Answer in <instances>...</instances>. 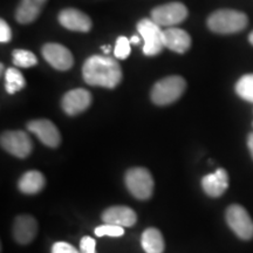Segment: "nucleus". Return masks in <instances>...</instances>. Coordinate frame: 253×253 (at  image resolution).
Returning <instances> with one entry per match:
<instances>
[{
	"instance_id": "nucleus-1",
	"label": "nucleus",
	"mask_w": 253,
	"mask_h": 253,
	"mask_svg": "<svg viewBox=\"0 0 253 253\" xmlns=\"http://www.w3.org/2000/svg\"><path fill=\"white\" fill-rule=\"evenodd\" d=\"M82 77L89 86L113 89L122 80V69L115 59L109 55H93L82 67Z\"/></svg>"
},
{
	"instance_id": "nucleus-2",
	"label": "nucleus",
	"mask_w": 253,
	"mask_h": 253,
	"mask_svg": "<svg viewBox=\"0 0 253 253\" xmlns=\"http://www.w3.org/2000/svg\"><path fill=\"white\" fill-rule=\"evenodd\" d=\"M248 15L235 9H219L208 19V26L218 34H232L248 26Z\"/></svg>"
},
{
	"instance_id": "nucleus-3",
	"label": "nucleus",
	"mask_w": 253,
	"mask_h": 253,
	"mask_svg": "<svg viewBox=\"0 0 253 253\" xmlns=\"http://www.w3.org/2000/svg\"><path fill=\"white\" fill-rule=\"evenodd\" d=\"M186 82L182 77L172 75L164 78L154 84L151 89V100L157 106H168L179 99L184 93Z\"/></svg>"
},
{
	"instance_id": "nucleus-4",
	"label": "nucleus",
	"mask_w": 253,
	"mask_h": 253,
	"mask_svg": "<svg viewBox=\"0 0 253 253\" xmlns=\"http://www.w3.org/2000/svg\"><path fill=\"white\" fill-rule=\"evenodd\" d=\"M126 185L135 198L145 201L154 191V179L149 170L145 168H131L126 173Z\"/></svg>"
},
{
	"instance_id": "nucleus-5",
	"label": "nucleus",
	"mask_w": 253,
	"mask_h": 253,
	"mask_svg": "<svg viewBox=\"0 0 253 253\" xmlns=\"http://www.w3.org/2000/svg\"><path fill=\"white\" fill-rule=\"evenodd\" d=\"M137 31L143 38V53L147 56H155L162 52L164 47L163 31L153 19L144 18L138 21Z\"/></svg>"
},
{
	"instance_id": "nucleus-6",
	"label": "nucleus",
	"mask_w": 253,
	"mask_h": 253,
	"mask_svg": "<svg viewBox=\"0 0 253 253\" xmlns=\"http://www.w3.org/2000/svg\"><path fill=\"white\" fill-rule=\"evenodd\" d=\"M225 217L229 226L239 238L244 240L253 238V220L245 208L238 204L230 205Z\"/></svg>"
},
{
	"instance_id": "nucleus-7",
	"label": "nucleus",
	"mask_w": 253,
	"mask_h": 253,
	"mask_svg": "<svg viewBox=\"0 0 253 253\" xmlns=\"http://www.w3.org/2000/svg\"><path fill=\"white\" fill-rule=\"evenodd\" d=\"M188 17V8L182 2H169L155 7L151 11V19L161 27L175 26L183 23Z\"/></svg>"
},
{
	"instance_id": "nucleus-8",
	"label": "nucleus",
	"mask_w": 253,
	"mask_h": 253,
	"mask_svg": "<svg viewBox=\"0 0 253 253\" xmlns=\"http://www.w3.org/2000/svg\"><path fill=\"white\" fill-rule=\"evenodd\" d=\"M1 147L7 153L18 158H26L32 153L33 144L27 132L9 130L1 134Z\"/></svg>"
},
{
	"instance_id": "nucleus-9",
	"label": "nucleus",
	"mask_w": 253,
	"mask_h": 253,
	"mask_svg": "<svg viewBox=\"0 0 253 253\" xmlns=\"http://www.w3.org/2000/svg\"><path fill=\"white\" fill-rule=\"evenodd\" d=\"M41 53H42L43 59L58 71H68L74 65V59H73L71 50L60 43H46L41 49Z\"/></svg>"
},
{
	"instance_id": "nucleus-10",
	"label": "nucleus",
	"mask_w": 253,
	"mask_h": 253,
	"mask_svg": "<svg viewBox=\"0 0 253 253\" xmlns=\"http://www.w3.org/2000/svg\"><path fill=\"white\" fill-rule=\"evenodd\" d=\"M27 129L39 138L40 142L49 148H56L61 143V135L59 129L49 120H34L28 122Z\"/></svg>"
},
{
	"instance_id": "nucleus-11",
	"label": "nucleus",
	"mask_w": 253,
	"mask_h": 253,
	"mask_svg": "<svg viewBox=\"0 0 253 253\" xmlns=\"http://www.w3.org/2000/svg\"><path fill=\"white\" fill-rule=\"evenodd\" d=\"M90 104L91 94L84 88H77V89L67 91L61 101L63 112L71 116L84 112L87 108H89Z\"/></svg>"
},
{
	"instance_id": "nucleus-12",
	"label": "nucleus",
	"mask_w": 253,
	"mask_h": 253,
	"mask_svg": "<svg viewBox=\"0 0 253 253\" xmlns=\"http://www.w3.org/2000/svg\"><path fill=\"white\" fill-rule=\"evenodd\" d=\"M59 23L67 30L75 32H89L91 20L87 14L77 8H65L59 13Z\"/></svg>"
},
{
	"instance_id": "nucleus-13",
	"label": "nucleus",
	"mask_w": 253,
	"mask_h": 253,
	"mask_svg": "<svg viewBox=\"0 0 253 253\" xmlns=\"http://www.w3.org/2000/svg\"><path fill=\"white\" fill-rule=\"evenodd\" d=\"M102 220L104 224H112L122 227H131L137 221V214L129 207H110L103 211Z\"/></svg>"
},
{
	"instance_id": "nucleus-14",
	"label": "nucleus",
	"mask_w": 253,
	"mask_h": 253,
	"mask_svg": "<svg viewBox=\"0 0 253 253\" xmlns=\"http://www.w3.org/2000/svg\"><path fill=\"white\" fill-rule=\"evenodd\" d=\"M38 232V223L36 218L28 214L18 216L14 220L13 237L19 244H30L36 238Z\"/></svg>"
},
{
	"instance_id": "nucleus-15",
	"label": "nucleus",
	"mask_w": 253,
	"mask_h": 253,
	"mask_svg": "<svg viewBox=\"0 0 253 253\" xmlns=\"http://www.w3.org/2000/svg\"><path fill=\"white\" fill-rule=\"evenodd\" d=\"M202 188L210 197H220L229 188V175L226 170L217 169L213 173L204 176L202 178Z\"/></svg>"
},
{
	"instance_id": "nucleus-16",
	"label": "nucleus",
	"mask_w": 253,
	"mask_h": 253,
	"mask_svg": "<svg viewBox=\"0 0 253 253\" xmlns=\"http://www.w3.org/2000/svg\"><path fill=\"white\" fill-rule=\"evenodd\" d=\"M164 47L169 48L172 52L183 54L191 47V38L188 32L181 28L170 27L163 31Z\"/></svg>"
},
{
	"instance_id": "nucleus-17",
	"label": "nucleus",
	"mask_w": 253,
	"mask_h": 253,
	"mask_svg": "<svg viewBox=\"0 0 253 253\" xmlns=\"http://www.w3.org/2000/svg\"><path fill=\"white\" fill-rule=\"evenodd\" d=\"M47 0H21L15 11V19L20 24H31L39 17Z\"/></svg>"
},
{
	"instance_id": "nucleus-18",
	"label": "nucleus",
	"mask_w": 253,
	"mask_h": 253,
	"mask_svg": "<svg viewBox=\"0 0 253 253\" xmlns=\"http://www.w3.org/2000/svg\"><path fill=\"white\" fill-rule=\"evenodd\" d=\"M45 176L40 171L32 170V171H28L21 176V178L19 179L18 188L26 195H36L45 188Z\"/></svg>"
},
{
	"instance_id": "nucleus-19",
	"label": "nucleus",
	"mask_w": 253,
	"mask_h": 253,
	"mask_svg": "<svg viewBox=\"0 0 253 253\" xmlns=\"http://www.w3.org/2000/svg\"><path fill=\"white\" fill-rule=\"evenodd\" d=\"M141 243L145 253H163L164 249H166L162 233L154 227L144 231L143 235H142Z\"/></svg>"
},
{
	"instance_id": "nucleus-20",
	"label": "nucleus",
	"mask_w": 253,
	"mask_h": 253,
	"mask_svg": "<svg viewBox=\"0 0 253 253\" xmlns=\"http://www.w3.org/2000/svg\"><path fill=\"white\" fill-rule=\"evenodd\" d=\"M5 89L8 94H14L17 91L24 89L26 86V80L20 71L17 68H8L5 73Z\"/></svg>"
},
{
	"instance_id": "nucleus-21",
	"label": "nucleus",
	"mask_w": 253,
	"mask_h": 253,
	"mask_svg": "<svg viewBox=\"0 0 253 253\" xmlns=\"http://www.w3.org/2000/svg\"><path fill=\"white\" fill-rule=\"evenodd\" d=\"M236 93L248 102L253 103V74L242 77L236 84Z\"/></svg>"
},
{
	"instance_id": "nucleus-22",
	"label": "nucleus",
	"mask_w": 253,
	"mask_h": 253,
	"mask_svg": "<svg viewBox=\"0 0 253 253\" xmlns=\"http://www.w3.org/2000/svg\"><path fill=\"white\" fill-rule=\"evenodd\" d=\"M13 55V63L17 67L21 68H30L36 66L38 63L37 56L34 55V53L30 52L26 49H15L12 53Z\"/></svg>"
},
{
	"instance_id": "nucleus-23",
	"label": "nucleus",
	"mask_w": 253,
	"mask_h": 253,
	"mask_svg": "<svg viewBox=\"0 0 253 253\" xmlns=\"http://www.w3.org/2000/svg\"><path fill=\"white\" fill-rule=\"evenodd\" d=\"M130 40L126 39V37H120L119 39L116 40L115 49H114V55H115V58H118L120 60H126L129 56V54H130Z\"/></svg>"
},
{
	"instance_id": "nucleus-24",
	"label": "nucleus",
	"mask_w": 253,
	"mask_h": 253,
	"mask_svg": "<svg viewBox=\"0 0 253 253\" xmlns=\"http://www.w3.org/2000/svg\"><path fill=\"white\" fill-rule=\"evenodd\" d=\"M95 235L97 237H122L125 235V229L122 226L112 225V224H106V225L99 226L95 229Z\"/></svg>"
},
{
	"instance_id": "nucleus-25",
	"label": "nucleus",
	"mask_w": 253,
	"mask_h": 253,
	"mask_svg": "<svg viewBox=\"0 0 253 253\" xmlns=\"http://www.w3.org/2000/svg\"><path fill=\"white\" fill-rule=\"evenodd\" d=\"M52 253H81L74 246L65 242H58L52 246Z\"/></svg>"
},
{
	"instance_id": "nucleus-26",
	"label": "nucleus",
	"mask_w": 253,
	"mask_h": 253,
	"mask_svg": "<svg viewBox=\"0 0 253 253\" xmlns=\"http://www.w3.org/2000/svg\"><path fill=\"white\" fill-rule=\"evenodd\" d=\"M96 243L91 237H84L80 242V252L81 253H96L95 252Z\"/></svg>"
},
{
	"instance_id": "nucleus-27",
	"label": "nucleus",
	"mask_w": 253,
	"mask_h": 253,
	"mask_svg": "<svg viewBox=\"0 0 253 253\" xmlns=\"http://www.w3.org/2000/svg\"><path fill=\"white\" fill-rule=\"evenodd\" d=\"M12 39V31L9 28L8 24L5 20H0V41L2 43L9 42Z\"/></svg>"
},
{
	"instance_id": "nucleus-28",
	"label": "nucleus",
	"mask_w": 253,
	"mask_h": 253,
	"mask_svg": "<svg viewBox=\"0 0 253 253\" xmlns=\"http://www.w3.org/2000/svg\"><path fill=\"white\" fill-rule=\"evenodd\" d=\"M248 147H249L250 153H251L252 158H253V132H251L248 137Z\"/></svg>"
},
{
	"instance_id": "nucleus-29",
	"label": "nucleus",
	"mask_w": 253,
	"mask_h": 253,
	"mask_svg": "<svg viewBox=\"0 0 253 253\" xmlns=\"http://www.w3.org/2000/svg\"><path fill=\"white\" fill-rule=\"evenodd\" d=\"M138 42H140V38L136 37V36H132L130 39V43H138Z\"/></svg>"
},
{
	"instance_id": "nucleus-30",
	"label": "nucleus",
	"mask_w": 253,
	"mask_h": 253,
	"mask_svg": "<svg viewBox=\"0 0 253 253\" xmlns=\"http://www.w3.org/2000/svg\"><path fill=\"white\" fill-rule=\"evenodd\" d=\"M102 50H103L104 55H108V53L110 52V47L109 46H102Z\"/></svg>"
},
{
	"instance_id": "nucleus-31",
	"label": "nucleus",
	"mask_w": 253,
	"mask_h": 253,
	"mask_svg": "<svg viewBox=\"0 0 253 253\" xmlns=\"http://www.w3.org/2000/svg\"><path fill=\"white\" fill-rule=\"evenodd\" d=\"M249 41H250V42H251L252 45H253V32H252L251 34H250V37H249Z\"/></svg>"
}]
</instances>
